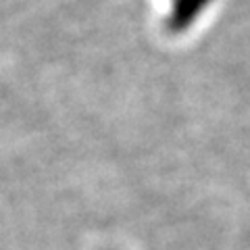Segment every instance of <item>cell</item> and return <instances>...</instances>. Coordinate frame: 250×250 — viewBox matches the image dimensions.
<instances>
[{
    "label": "cell",
    "instance_id": "cell-1",
    "mask_svg": "<svg viewBox=\"0 0 250 250\" xmlns=\"http://www.w3.org/2000/svg\"><path fill=\"white\" fill-rule=\"evenodd\" d=\"M208 4V0H177L173 11L169 17V27L171 29H182L188 27L196 19V15L202 13V9Z\"/></svg>",
    "mask_w": 250,
    "mask_h": 250
}]
</instances>
